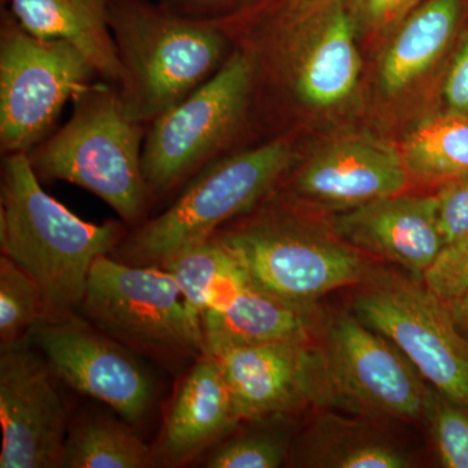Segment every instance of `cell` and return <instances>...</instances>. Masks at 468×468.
Here are the masks:
<instances>
[{
    "instance_id": "27",
    "label": "cell",
    "mask_w": 468,
    "mask_h": 468,
    "mask_svg": "<svg viewBox=\"0 0 468 468\" xmlns=\"http://www.w3.org/2000/svg\"><path fill=\"white\" fill-rule=\"evenodd\" d=\"M443 468H468V409L428 388L423 418Z\"/></svg>"
},
{
    "instance_id": "26",
    "label": "cell",
    "mask_w": 468,
    "mask_h": 468,
    "mask_svg": "<svg viewBox=\"0 0 468 468\" xmlns=\"http://www.w3.org/2000/svg\"><path fill=\"white\" fill-rule=\"evenodd\" d=\"M43 319L41 289L7 255L0 257V347L26 338Z\"/></svg>"
},
{
    "instance_id": "30",
    "label": "cell",
    "mask_w": 468,
    "mask_h": 468,
    "mask_svg": "<svg viewBox=\"0 0 468 468\" xmlns=\"http://www.w3.org/2000/svg\"><path fill=\"white\" fill-rule=\"evenodd\" d=\"M252 0H159L167 14L194 23L224 27L242 17V8H251ZM245 17V16H243Z\"/></svg>"
},
{
    "instance_id": "13",
    "label": "cell",
    "mask_w": 468,
    "mask_h": 468,
    "mask_svg": "<svg viewBox=\"0 0 468 468\" xmlns=\"http://www.w3.org/2000/svg\"><path fill=\"white\" fill-rule=\"evenodd\" d=\"M55 378L27 337L0 350V468H61L70 423Z\"/></svg>"
},
{
    "instance_id": "4",
    "label": "cell",
    "mask_w": 468,
    "mask_h": 468,
    "mask_svg": "<svg viewBox=\"0 0 468 468\" xmlns=\"http://www.w3.org/2000/svg\"><path fill=\"white\" fill-rule=\"evenodd\" d=\"M126 115L149 126L208 81L236 48L226 27L172 16L150 0H110Z\"/></svg>"
},
{
    "instance_id": "20",
    "label": "cell",
    "mask_w": 468,
    "mask_h": 468,
    "mask_svg": "<svg viewBox=\"0 0 468 468\" xmlns=\"http://www.w3.org/2000/svg\"><path fill=\"white\" fill-rule=\"evenodd\" d=\"M464 15L466 0H424L410 12L381 58V90L399 94L430 72L457 38Z\"/></svg>"
},
{
    "instance_id": "32",
    "label": "cell",
    "mask_w": 468,
    "mask_h": 468,
    "mask_svg": "<svg viewBox=\"0 0 468 468\" xmlns=\"http://www.w3.org/2000/svg\"><path fill=\"white\" fill-rule=\"evenodd\" d=\"M442 94L445 112L468 120V29L449 66Z\"/></svg>"
},
{
    "instance_id": "24",
    "label": "cell",
    "mask_w": 468,
    "mask_h": 468,
    "mask_svg": "<svg viewBox=\"0 0 468 468\" xmlns=\"http://www.w3.org/2000/svg\"><path fill=\"white\" fill-rule=\"evenodd\" d=\"M249 426L237 430L208 452L205 467L208 468H277L288 460L295 432L292 415L246 420Z\"/></svg>"
},
{
    "instance_id": "14",
    "label": "cell",
    "mask_w": 468,
    "mask_h": 468,
    "mask_svg": "<svg viewBox=\"0 0 468 468\" xmlns=\"http://www.w3.org/2000/svg\"><path fill=\"white\" fill-rule=\"evenodd\" d=\"M294 167L282 183L286 198L335 212L403 193L411 180L401 150L368 134L331 141Z\"/></svg>"
},
{
    "instance_id": "6",
    "label": "cell",
    "mask_w": 468,
    "mask_h": 468,
    "mask_svg": "<svg viewBox=\"0 0 468 468\" xmlns=\"http://www.w3.org/2000/svg\"><path fill=\"white\" fill-rule=\"evenodd\" d=\"M297 159L289 135L228 154L194 176L162 214L129 230L113 257L134 266L159 267L207 242L221 227L275 193Z\"/></svg>"
},
{
    "instance_id": "12",
    "label": "cell",
    "mask_w": 468,
    "mask_h": 468,
    "mask_svg": "<svg viewBox=\"0 0 468 468\" xmlns=\"http://www.w3.org/2000/svg\"><path fill=\"white\" fill-rule=\"evenodd\" d=\"M57 378L140 423L153 406L155 384L137 354L103 334L80 313L39 320L27 335Z\"/></svg>"
},
{
    "instance_id": "25",
    "label": "cell",
    "mask_w": 468,
    "mask_h": 468,
    "mask_svg": "<svg viewBox=\"0 0 468 468\" xmlns=\"http://www.w3.org/2000/svg\"><path fill=\"white\" fill-rule=\"evenodd\" d=\"M159 267L174 276L190 310L199 319L224 289L246 276L226 249L212 239L175 255Z\"/></svg>"
},
{
    "instance_id": "21",
    "label": "cell",
    "mask_w": 468,
    "mask_h": 468,
    "mask_svg": "<svg viewBox=\"0 0 468 468\" xmlns=\"http://www.w3.org/2000/svg\"><path fill=\"white\" fill-rule=\"evenodd\" d=\"M324 410L292 445L294 466L310 468H408V452L368 423Z\"/></svg>"
},
{
    "instance_id": "19",
    "label": "cell",
    "mask_w": 468,
    "mask_h": 468,
    "mask_svg": "<svg viewBox=\"0 0 468 468\" xmlns=\"http://www.w3.org/2000/svg\"><path fill=\"white\" fill-rule=\"evenodd\" d=\"M17 23L43 39L75 46L98 76L119 86L122 67L110 27V0H9Z\"/></svg>"
},
{
    "instance_id": "5",
    "label": "cell",
    "mask_w": 468,
    "mask_h": 468,
    "mask_svg": "<svg viewBox=\"0 0 468 468\" xmlns=\"http://www.w3.org/2000/svg\"><path fill=\"white\" fill-rule=\"evenodd\" d=\"M146 132L122 110L117 86L101 80L73 100L69 122L27 155L39 180L88 190L134 229L151 207L143 171Z\"/></svg>"
},
{
    "instance_id": "17",
    "label": "cell",
    "mask_w": 468,
    "mask_h": 468,
    "mask_svg": "<svg viewBox=\"0 0 468 468\" xmlns=\"http://www.w3.org/2000/svg\"><path fill=\"white\" fill-rule=\"evenodd\" d=\"M310 343L233 345L208 354L223 372L242 421L292 415L309 405L304 392V365Z\"/></svg>"
},
{
    "instance_id": "29",
    "label": "cell",
    "mask_w": 468,
    "mask_h": 468,
    "mask_svg": "<svg viewBox=\"0 0 468 468\" xmlns=\"http://www.w3.org/2000/svg\"><path fill=\"white\" fill-rule=\"evenodd\" d=\"M435 197L440 233L451 245L468 234V172L440 185Z\"/></svg>"
},
{
    "instance_id": "9",
    "label": "cell",
    "mask_w": 468,
    "mask_h": 468,
    "mask_svg": "<svg viewBox=\"0 0 468 468\" xmlns=\"http://www.w3.org/2000/svg\"><path fill=\"white\" fill-rule=\"evenodd\" d=\"M79 313L137 356L175 367L205 354L201 319L174 276L101 255L92 263Z\"/></svg>"
},
{
    "instance_id": "18",
    "label": "cell",
    "mask_w": 468,
    "mask_h": 468,
    "mask_svg": "<svg viewBox=\"0 0 468 468\" xmlns=\"http://www.w3.org/2000/svg\"><path fill=\"white\" fill-rule=\"evenodd\" d=\"M320 319L318 309H302L277 300L245 277L220 292L203 313L205 353L233 345L311 341Z\"/></svg>"
},
{
    "instance_id": "22",
    "label": "cell",
    "mask_w": 468,
    "mask_h": 468,
    "mask_svg": "<svg viewBox=\"0 0 468 468\" xmlns=\"http://www.w3.org/2000/svg\"><path fill=\"white\" fill-rule=\"evenodd\" d=\"M109 415H85L72 421L61 468H144L155 466L153 446Z\"/></svg>"
},
{
    "instance_id": "23",
    "label": "cell",
    "mask_w": 468,
    "mask_h": 468,
    "mask_svg": "<svg viewBox=\"0 0 468 468\" xmlns=\"http://www.w3.org/2000/svg\"><path fill=\"white\" fill-rule=\"evenodd\" d=\"M410 178L443 184L468 172V120L442 115L428 117L411 129L401 146Z\"/></svg>"
},
{
    "instance_id": "15",
    "label": "cell",
    "mask_w": 468,
    "mask_h": 468,
    "mask_svg": "<svg viewBox=\"0 0 468 468\" xmlns=\"http://www.w3.org/2000/svg\"><path fill=\"white\" fill-rule=\"evenodd\" d=\"M332 230L351 248L423 279L445 248L435 196L394 194L338 212Z\"/></svg>"
},
{
    "instance_id": "11",
    "label": "cell",
    "mask_w": 468,
    "mask_h": 468,
    "mask_svg": "<svg viewBox=\"0 0 468 468\" xmlns=\"http://www.w3.org/2000/svg\"><path fill=\"white\" fill-rule=\"evenodd\" d=\"M353 310L401 351L437 392L468 409V341L458 331L448 302L421 280L381 268L360 285Z\"/></svg>"
},
{
    "instance_id": "1",
    "label": "cell",
    "mask_w": 468,
    "mask_h": 468,
    "mask_svg": "<svg viewBox=\"0 0 468 468\" xmlns=\"http://www.w3.org/2000/svg\"><path fill=\"white\" fill-rule=\"evenodd\" d=\"M41 183L26 153L3 156L0 249L41 289L42 320H57L79 313L92 263L112 255L129 228L82 220Z\"/></svg>"
},
{
    "instance_id": "7",
    "label": "cell",
    "mask_w": 468,
    "mask_h": 468,
    "mask_svg": "<svg viewBox=\"0 0 468 468\" xmlns=\"http://www.w3.org/2000/svg\"><path fill=\"white\" fill-rule=\"evenodd\" d=\"M384 335L349 314L320 319L307 347L309 406L378 420L423 418L428 385Z\"/></svg>"
},
{
    "instance_id": "2",
    "label": "cell",
    "mask_w": 468,
    "mask_h": 468,
    "mask_svg": "<svg viewBox=\"0 0 468 468\" xmlns=\"http://www.w3.org/2000/svg\"><path fill=\"white\" fill-rule=\"evenodd\" d=\"M261 11L260 32L232 36L250 51L255 77H266L295 109L349 101L362 70L353 0H273Z\"/></svg>"
},
{
    "instance_id": "8",
    "label": "cell",
    "mask_w": 468,
    "mask_h": 468,
    "mask_svg": "<svg viewBox=\"0 0 468 468\" xmlns=\"http://www.w3.org/2000/svg\"><path fill=\"white\" fill-rule=\"evenodd\" d=\"M254 100V58L236 43L208 81L147 126L143 171L150 202L180 193L194 176L230 154Z\"/></svg>"
},
{
    "instance_id": "28",
    "label": "cell",
    "mask_w": 468,
    "mask_h": 468,
    "mask_svg": "<svg viewBox=\"0 0 468 468\" xmlns=\"http://www.w3.org/2000/svg\"><path fill=\"white\" fill-rule=\"evenodd\" d=\"M421 282L443 301L468 292V234L442 249Z\"/></svg>"
},
{
    "instance_id": "33",
    "label": "cell",
    "mask_w": 468,
    "mask_h": 468,
    "mask_svg": "<svg viewBox=\"0 0 468 468\" xmlns=\"http://www.w3.org/2000/svg\"><path fill=\"white\" fill-rule=\"evenodd\" d=\"M446 302L458 331L468 341V292L454 300Z\"/></svg>"
},
{
    "instance_id": "31",
    "label": "cell",
    "mask_w": 468,
    "mask_h": 468,
    "mask_svg": "<svg viewBox=\"0 0 468 468\" xmlns=\"http://www.w3.org/2000/svg\"><path fill=\"white\" fill-rule=\"evenodd\" d=\"M424 0H353L358 26L369 32H393Z\"/></svg>"
},
{
    "instance_id": "10",
    "label": "cell",
    "mask_w": 468,
    "mask_h": 468,
    "mask_svg": "<svg viewBox=\"0 0 468 468\" xmlns=\"http://www.w3.org/2000/svg\"><path fill=\"white\" fill-rule=\"evenodd\" d=\"M97 70L75 46L27 32L9 9L0 23V150L27 153L52 133L68 101Z\"/></svg>"
},
{
    "instance_id": "3",
    "label": "cell",
    "mask_w": 468,
    "mask_h": 468,
    "mask_svg": "<svg viewBox=\"0 0 468 468\" xmlns=\"http://www.w3.org/2000/svg\"><path fill=\"white\" fill-rule=\"evenodd\" d=\"M272 197L212 237L252 285L292 306L318 309L323 295L366 284L380 272L334 230L325 232L302 218L284 194L282 202Z\"/></svg>"
},
{
    "instance_id": "16",
    "label": "cell",
    "mask_w": 468,
    "mask_h": 468,
    "mask_svg": "<svg viewBox=\"0 0 468 468\" xmlns=\"http://www.w3.org/2000/svg\"><path fill=\"white\" fill-rule=\"evenodd\" d=\"M241 423L217 360L203 354L176 392L165 427L153 446L155 466H184L211 451Z\"/></svg>"
}]
</instances>
